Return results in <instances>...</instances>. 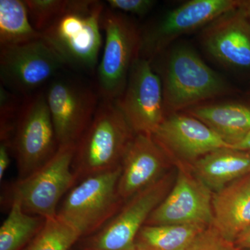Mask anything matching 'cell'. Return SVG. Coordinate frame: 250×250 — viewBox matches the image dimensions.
I'll return each instance as SVG.
<instances>
[{
    "label": "cell",
    "mask_w": 250,
    "mask_h": 250,
    "mask_svg": "<svg viewBox=\"0 0 250 250\" xmlns=\"http://www.w3.org/2000/svg\"><path fill=\"white\" fill-rule=\"evenodd\" d=\"M9 207L0 228V250H23L39 232L45 218L26 213L16 201Z\"/></svg>",
    "instance_id": "cell-22"
},
{
    "label": "cell",
    "mask_w": 250,
    "mask_h": 250,
    "mask_svg": "<svg viewBox=\"0 0 250 250\" xmlns=\"http://www.w3.org/2000/svg\"><path fill=\"white\" fill-rule=\"evenodd\" d=\"M191 165L194 174L214 192L250 173V154L231 147L221 148Z\"/></svg>",
    "instance_id": "cell-18"
},
{
    "label": "cell",
    "mask_w": 250,
    "mask_h": 250,
    "mask_svg": "<svg viewBox=\"0 0 250 250\" xmlns=\"http://www.w3.org/2000/svg\"><path fill=\"white\" fill-rule=\"evenodd\" d=\"M207 227L196 225H144L135 242L136 250H187Z\"/></svg>",
    "instance_id": "cell-20"
},
{
    "label": "cell",
    "mask_w": 250,
    "mask_h": 250,
    "mask_svg": "<svg viewBox=\"0 0 250 250\" xmlns=\"http://www.w3.org/2000/svg\"><path fill=\"white\" fill-rule=\"evenodd\" d=\"M116 102L135 134L155 132L166 113L162 82L151 61L135 60L124 93Z\"/></svg>",
    "instance_id": "cell-12"
},
{
    "label": "cell",
    "mask_w": 250,
    "mask_h": 250,
    "mask_svg": "<svg viewBox=\"0 0 250 250\" xmlns=\"http://www.w3.org/2000/svg\"><path fill=\"white\" fill-rule=\"evenodd\" d=\"M76 146L60 147L55 156L27 178L6 188L1 200L6 205L19 202L29 214L44 218L56 216L59 203L77 183L72 170Z\"/></svg>",
    "instance_id": "cell-4"
},
{
    "label": "cell",
    "mask_w": 250,
    "mask_h": 250,
    "mask_svg": "<svg viewBox=\"0 0 250 250\" xmlns=\"http://www.w3.org/2000/svg\"><path fill=\"white\" fill-rule=\"evenodd\" d=\"M232 147L250 131V106L238 103L202 104L186 110Z\"/></svg>",
    "instance_id": "cell-19"
},
{
    "label": "cell",
    "mask_w": 250,
    "mask_h": 250,
    "mask_svg": "<svg viewBox=\"0 0 250 250\" xmlns=\"http://www.w3.org/2000/svg\"><path fill=\"white\" fill-rule=\"evenodd\" d=\"M240 0H191L141 31L139 57L152 61L179 36L205 27L238 8Z\"/></svg>",
    "instance_id": "cell-11"
},
{
    "label": "cell",
    "mask_w": 250,
    "mask_h": 250,
    "mask_svg": "<svg viewBox=\"0 0 250 250\" xmlns=\"http://www.w3.org/2000/svg\"><path fill=\"white\" fill-rule=\"evenodd\" d=\"M121 174L120 165L77 182L65 195L57 215L76 229L82 238L96 233L123 207L125 201L118 192Z\"/></svg>",
    "instance_id": "cell-5"
},
{
    "label": "cell",
    "mask_w": 250,
    "mask_h": 250,
    "mask_svg": "<svg viewBox=\"0 0 250 250\" xmlns=\"http://www.w3.org/2000/svg\"><path fill=\"white\" fill-rule=\"evenodd\" d=\"M152 136L175 164L191 165L208 153L231 147L205 123L181 112L167 115Z\"/></svg>",
    "instance_id": "cell-14"
},
{
    "label": "cell",
    "mask_w": 250,
    "mask_h": 250,
    "mask_svg": "<svg viewBox=\"0 0 250 250\" xmlns=\"http://www.w3.org/2000/svg\"><path fill=\"white\" fill-rule=\"evenodd\" d=\"M63 0H25L29 19L36 30L42 34L66 9Z\"/></svg>",
    "instance_id": "cell-24"
},
{
    "label": "cell",
    "mask_w": 250,
    "mask_h": 250,
    "mask_svg": "<svg viewBox=\"0 0 250 250\" xmlns=\"http://www.w3.org/2000/svg\"><path fill=\"white\" fill-rule=\"evenodd\" d=\"M0 86V139L9 143L22 108L24 98Z\"/></svg>",
    "instance_id": "cell-25"
},
{
    "label": "cell",
    "mask_w": 250,
    "mask_h": 250,
    "mask_svg": "<svg viewBox=\"0 0 250 250\" xmlns=\"http://www.w3.org/2000/svg\"><path fill=\"white\" fill-rule=\"evenodd\" d=\"M234 246L238 250H250V227L238 237Z\"/></svg>",
    "instance_id": "cell-29"
},
{
    "label": "cell",
    "mask_w": 250,
    "mask_h": 250,
    "mask_svg": "<svg viewBox=\"0 0 250 250\" xmlns=\"http://www.w3.org/2000/svg\"><path fill=\"white\" fill-rule=\"evenodd\" d=\"M187 250H238L233 243L228 241L213 225L199 233Z\"/></svg>",
    "instance_id": "cell-26"
},
{
    "label": "cell",
    "mask_w": 250,
    "mask_h": 250,
    "mask_svg": "<svg viewBox=\"0 0 250 250\" xmlns=\"http://www.w3.org/2000/svg\"><path fill=\"white\" fill-rule=\"evenodd\" d=\"M177 174L172 190L153 210L145 225H213V192L190 171L176 163Z\"/></svg>",
    "instance_id": "cell-13"
},
{
    "label": "cell",
    "mask_w": 250,
    "mask_h": 250,
    "mask_svg": "<svg viewBox=\"0 0 250 250\" xmlns=\"http://www.w3.org/2000/svg\"><path fill=\"white\" fill-rule=\"evenodd\" d=\"M7 144L17 163L18 179L27 178L58 152L60 146L45 92L24 97Z\"/></svg>",
    "instance_id": "cell-6"
},
{
    "label": "cell",
    "mask_w": 250,
    "mask_h": 250,
    "mask_svg": "<svg viewBox=\"0 0 250 250\" xmlns=\"http://www.w3.org/2000/svg\"><path fill=\"white\" fill-rule=\"evenodd\" d=\"M169 160L152 135L135 134L121 162L118 192L121 198L127 201L162 178Z\"/></svg>",
    "instance_id": "cell-16"
},
{
    "label": "cell",
    "mask_w": 250,
    "mask_h": 250,
    "mask_svg": "<svg viewBox=\"0 0 250 250\" xmlns=\"http://www.w3.org/2000/svg\"><path fill=\"white\" fill-rule=\"evenodd\" d=\"M45 94L59 146H77L98 109V92L82 81L56 76Z\"/></svg>",
    "instance_id": "cell-8"
},
{
    "label": "cell",
    "mask_w": 250,
    "mask_h": 250,
    "mask_svg": "<svg viewBox=\"0 0 250 250\" xmlns=\"http://www.w3.org/2000/svg\"><path fill=\"white\" fill-rule=\"evenodd\" d=\"M135 134L116 102L102 100L75 149L72 167L77 182L120 166Z\"/></svg>",
    "instance_id": "cell-2"
},
{
    "label": "cell",
    "mask_w": 250,
    "mask_h": 250,
    "mask_svg": "<svg viewBox=\"0 0 250 250\" xmlns=\"http://www.w3.org/2000/svg\"><path fill=\"white\" fill-rule=\"evenodd\" d=\"M65 64L42 38L0 47L1 85L27 97L57 76Z\"/></svg>",
    "instance_id": "cell-10"
},
{
    "label": "cell",
    "mask_w": 250,
    "mask_h": 250,
    "mask_svg": "<svg viewBox=\"0 0 250 250\" xmlns=\"http://www.w3.org/2000/svg\"><path fill=\"white\" fill-rule=\"evenodd\" d=\"M11 149L9 145L1 141L0 143V180L2 181L5 173L11 164Z\"/></svg>",
    "instance_id": "cell-28"
},
{
    "label": "cell",
    "mask_w": 250,
    "mask_h": 250,
    "mask_svg": "<svg viewBox=\"0 0 250 250\" xmlns=\"http://www.w3.org/2000/svg\"><path fill=\"white\" fill-rule=\"evenodd\" d=\"M105 33L103 57L97 67L102 100L116 101L124 93L130 70L139 57L141 31L123 13L105 8L101 18Z\"/></svg>",
    "instance_id": "cell-7"
},
{
    "label": "cell",
    "mask_w": 250,
    "mask_h": 250,
    "mask_svg": "<svg viewBox=\"0 0 250 250\" xmlns=\"http://www.w3.org/2000/svg\"><path fill=\"white\" fill-rule=\"evenodd\" d=\"M104 9L100 1H68L65 11L41 34L65 66L85 72L97 69Z\"/></svg>",
    "instance_id": "cell-1"
},
{
    "label": "cell",
    "mask_w": 250,
    "mask_h": 250,
    "mask_svg": "<svg viewBox=\"0 0 250 250\" xmlns=\"http://www.w3.org/2000/svg\"><path fill=\"white\" fill-rule=\"evenodd\" d=\"M41 38L42 34L31 24L24 1H0V47L21 45Z\"/></svg>",
    "instance_id": "cell-21"
},
{
    "label": "cell",
    "mask_w": 250,
    "mask_h": 250,
    "mask_svg": "<svg viewBox=\"0 0 250 250\" xmlns=\"http://www.w3.org/2000/svg\"><path fill=\"white\" fill-rule=\"evenodd\" d=\"M213 226L234 244L250 227V173L213 192Z\"/></svg>",
    "instance_id": "cell-17"
},
{
    "label": "cell",
    "mask_w": 250,
    "mask_h": 250,
    "mask_svg": "<svg viewBox=\"0 0 250 250\" xmlns=\"http://www.w3.org/2000/svg\"><path fill=\"white\" fill-rule=\"evenodd\" d=\"M107 4L109 5V9L114 11L142 17L152 10L156 1L152 0H108Z\"/></svg>",
    "instance_id": "cell-27"
},
{
    "label": "cell",
    "mask_w": 250,
    "mask_h": 250,
    "mask_svg": "<svg viewBox=\"0 0 250 250\" xmlns=\"http://www.w3.org/2000/svg\"><path fill=\"white\" fill-rule=\"evenodd\" d=\"M170 184V177L164 176L130 198L104 228L82 238L78 250H136V237L168 193Z\"/></svg>",
    "instance_id": "cell-9"
},
{
    "label": "cell",
    "mask_w": 250,
    "mask_h": 250,
    "mask_svg": "<svg viewBox=\"0 0 250 250\" xmlns=\"http://www.w3.org/2000/svg\"><path fill=\"white\" fill-rule=\"evenodd\" d=\"M233 149L250 154V131L232 146Z\"/></svg>",
    "instance_id": "cell-30"
},
{
    "label": "cell",
    "mask_w": 250,
    "mask_h": 250,
    "mask_svg": "<svg viewBox=\"0 0 250 250\" xmlns=\"http://www.w3.org/2000/svg\"><path fill=\"white\" fill-rule=\"evenodd\" d=\"M161 75L166 116L231 92L225 80L185 45L172 49Z\"/></svg>",
    "instance_id": "cell-3"
},
{
    "label": "cell",
    "mask_w": 250,
    "mask_h": 250,
    "mask_svg": "<svg viewBox=\"0 0 250 250\" xmlns=\"http://www.w3.org/2000/svg\"><path fill=\"white\" fill-rule=\"evenodd\" d=\"M239 8L248 18H250V0L241 1Z\"/></svg>",
    "instance_id": "cell-31"
},
{
    "label": "cell",
    "mask_w": 250,
    "mask_h": 250,
    "mask_svg": "<svg viewBox=\"0 0 250 250\" xmlns=\"http://www.w3.org/2000/svg\"><path fill=\"white\" fill-rule=\"evenodd\" d=\"M82 236L59 215L45 218L43 226L23 250H70Z\"/></svg>",
    "instance_id": "cell-23"
},
{
    "label": "cell",
    "mask_w": 250,
    "mask_h": 250,
    "mask_svg": "<svg viewBox=\"0 0 250 250\" xmlns=\"http://www.w3.org/2000/svg\"><path fill=\"white\" fill-rule=\"evenodd\" d=\"M201 42L206 51L225 66L250 68V18L239 6L206 26Z\"/></svg>",
    "instance_id": "cell-15"
}]
</instances>
